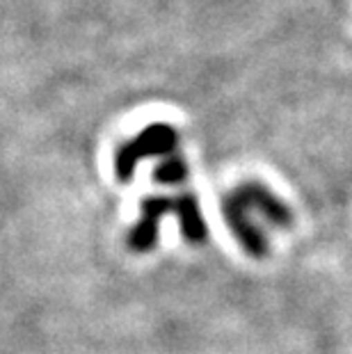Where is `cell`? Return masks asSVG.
<instances>
[{
	"label": "cell",
	"instance_id": "6da1fadb",
	"mask_svg": "<svg viewBox=\"0 0 352 354\" xmlns=\"http://www.w3.org/2000/svg\"><path fill=\"white\" fill-rule=\"evenodd\" d=\"M231 236L252 259H263L270 252L268 229H288L293 224V210L263 183H247L234 187L222 203Z\"/></svg>",
	"mask_w": 352,
	"mask_h": 354
},
{
	"label": "cell",
	"instance_id": "7a4b0ae2",
	"mask_svg": "<svg viewBox=\"0 0 352 354\" xmlns=\"http://www.w3.org/2000/svg\"><path fill=\"white\" fill-rule=\"evenodd\" d=\"M178 149V133L169 124H151L136 135L133 140L124 142L115 153V171L122 183H129L133 178L140 160L147 158H167L176 153Z\"/></svg>",
	"mask_w": 352,
	"mask_h": 354
},
{
	"label": "cell",
	"instance_id": "3957f363",
	"mask_svg": "<svg viewBox=\"0 0 352 354\" xmlns=\"http://www.w3.org/2000/svg\"><path fill=\"white\" fill-rule=\"evenodd\" d=\"M167 215H174V197H165V194H156V197H147L140 203V220L133 224L129 231L126 243L133 252L147 254L151 252L156 243H158V227L160 220Z\"/></svg>",
	"mask_w": 352,
	"mask_h": 354
},
{
	"label": "cell",
	"instance_id": "277c9868",
	"mask_svg": "<svg viewBox=\"0 0 352 354\" xmlns=\"http://www.w3.org/2000/svg\"><path fill=\"white\" fill-rule=\"evenodd\" d=\"M174 215L181 224V233L188 243H204L208 238V224L201 213V203L192 192H181L174 197Z\"/></svg>",
	"mask_w": 352,
	"mask_h": 354
},
{
	"label": "cell",
	"instance_id": "5b68a950",
	"mask_svg": "<svg viewBox=\"0 0 352 354\" xmlns=\"http://www.w3.org/2000/svg\"><path fill=\"white\" fill-rule=\"evenodd\" d=\"M154 180L160 185H181L188 180V162L181 153H172L160 158V162L154 167Z\"/></svg>",
	"mask_w": 352,
	"mask_h": 354
}]
</instances>
